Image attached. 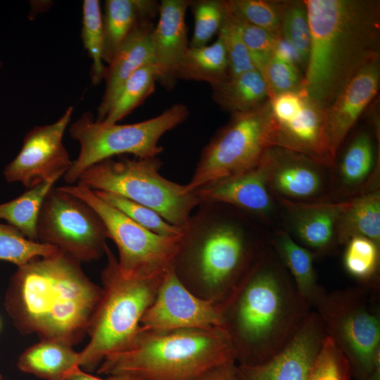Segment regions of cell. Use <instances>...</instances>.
Wrapping results in <instances>:
<instances>
[{
    "label": "cell",
    "instance_id": "cell-2",
    "mask_svg": "<svg viewBox=\"0 0 380 380\" xmlns=\"http://www.w3.org/2000/svg\"><path fill=\"white\" fill-rule=\"evenodd\" d=\"M310 46L303 87L326 109L362 67L379 59L380 1L304 0Z\"/></svg>",
    "mask_w": 380,
    "mask_h": 380
},
{
    "label": "cell",
    "instance_id": "cell-33",
    "mask_svg": "<svg viewBox=\"0 0 380 380\" xmlns=\"http://www.w3.org/2000/svg\"><path fill=\"white\" fill-rule=\"evenodd\" d=\"M229 10L246 22L281 36L284 1L226 0Z\"/></svg>",
    "mask_w": 380,
    "mask_h": 380
},
{
    "label": "cell",
    "instance_id": "cell-27",
    "mask_svg": "<svg viewBox=\"0 0 380 380\" xmlns=\"http://www.w3.org/2000/svg\"><path fill=\"white\" fill-rule=\"evenodd\" d=\"M228 78V61L222 40L196 48L189 47L177 70V79L204 82L210 86Z\"/></svg>",
    "mask_w": 380,
    "mask_h": 380
},
{
    "label": "cell",
    "instance_id": "cell-28",
    "mask_svg": "<svg viewBox=\"0 0 380 380\" xmlns=\"http://www.w3.org/2000/svg\"><path fill=\"white\" fill-rule=\"evenodd\" d=\"M61 177H53L9 201L0 203V220L16 228L26 238L37 241V225L44 201Z\"/></svg>",
    "mask_w": 380,
    "mask_h": 380
},
{
    "label": "cell",
    "instance_id": "cell-18",
    "mask_svg": "<svg viewBox=\"0 0 380 380\" xmlns=\"http://www.w3.org/2000/svg\"><path fill=\"white\" fill-rule=\"evenodd\" d=\"M268 173L262 157L255 167L203 185L195 192L201 203L233 205L257 215H265L272 209Z\"/></svg>",
    "mask_w": 380,
    "mask_h": 380
},
{
    "label": "cell",
    "instance_id": "cell-25",
    "mask_svg": "<svg viewBox=\"0 0 380 380\" xmlns=\"http://www.w3.org/2000/svg\"><path fill=\"white\" fill-rule=\"evenodd\" d=\"M273 244L291 273L300 296L310 308L314 306L324 291L317 282L313 254L284 231L276 233Z\"/></svg>",
    "mask_w": 380,
    "mask_h": 380
},
{
    "label": "cell",
    "instance_id": "cell-44",
    "mask_svg": "<svg viewBox=\"0 0 380 380\" xmlns=\"http://www.w3.org/2000/svg\"><path fill=\"white\" fill-rule=\"evenodd\" d=\"M198 380H241L235 362L218 366L203 375Z\"/></svg>",
    "mask_w": 380,
    "mask_h": 380
},
{
    "label": "cell",
    "instance_id": "cell-4",
    "mask_svg": "<svg viewBox=\"0 0 380 380\" xmlns=\"http://www.w3.org/2000/svg\"><path fill=\"white\" fill-rule=\"evenodd\" d=\"M294 282L270 265L254 267L241 289L231 332L242 365L262 363L291 339L310 312Z\"/></svg>",
    "mask_w": 380,
    "mask_h": 380
},
{
    "label": "cell",
    "instance_id": "cell-50",
    "mask_svg": "<svg viewBox=\"0 0 380 380\" xmlns=\"http://www.w3.org/2000/svg\"><path fill=\"white\" fill-rule=\"evenodd\" d=\"M0 326H1V323H0Z\"/></svg>",
    "mask_w": 380,
    "mask_h": 380
},
{
    "label": "cell",
    "instance_id": "cell-37",
    "mask_svg": "<svg viewBox=\"0 0 380 380\" xmlns=\"http://www.w3.org/2000/svg\"><path fill=\"white\" fill-rule=\"evenodd\" d=\"M189 7L194 18L189 47L196 48L209 44L221 27L225 12L224 1H191Z\"/></svg>",
    "mask_w": 380,
    "mask_h": 380
},
{
    "label": "cell",
    "instance_id": "cell-40",
    "mask_svg": "<svg viewBox=\"0 0 380 380\" xmlns=\"http://www.w3.org/2000/svg\"><path fill=\"white\" fill-rule=\"evenodd\" d=\"M229 12L239 28L255 68L262 75L267 65L273 56L275 42L279 37L253 25L237 17L230 11Z\"/></svg>",
    "mask_w": 380,
    "mask_h": 380
},
{
    "label": "cell",
    "instance_id": "cell-12",
    "mask_svg": "<svg viewBox=\"0 0 380 380\" xmlns=\"http://www.w3.org/2000/svg\"><path fill=\"white\" fill-rule=\"evenodd\" d=\"M37 234L39 242L54 246L81 262L100 258L107 246V231L96 212L60 187L47 194Z\"/></svg>",
    "mask_w": 380,
    "mask_h": 380
},
{
    "label": "cell",
    "instance_id": "cell-13",
    "mask_svg": "<svg viewBox=\"0 0 380 380\" xmlns=\"http://www.w3.org/2000/svg\"><path fill=\"white\" fill-rule=\"evenodd\" d=\"M215 327H227L223 309L213 299H202L191 293L175 267L163 274L156 297L140 322L141 331Z\"/></svg>",
    "mask_w": 380,
    "mask_h": 380
},
{
    "label": "cell",
    "instance_id": "cell-42",
    "mask_svg": "<svg viewBox=\"0 0 380 380\" xmlns=\"http://www.w3.org/2000/svg\"><path fill=\"white\" fill-rule=\"evenodd\" d=\"M308 94L303 86L298 90L277 94L269 99L275 125L289 121L302 108Z\"/></svg>",
    "mask_w": 380,
    "mask_h": 380
},
{
    "label": "cell",
    "instance_id": "cell-29",
    "mask_svg": "<svg viewBox=\"0 0 380 380\" xmlns=\"http://www.w3.org/2000/svg\"><path fill=\"white\" fill-rule=\"evenodd\" d=\"M158 72L155 63L134 72L123 84L103 122L118 123L142 103L154 91Z\"/></svg>",
    "mask_w": 380,
    "mask_h": 380
},
{
    "label": "cell",
    "instance_id": "cell-39",
    "mask_svg": "<svg viewBox=\"0 0 380 380\" xmlns=\"http://www.w3.org/2000/svg\"><path fill=\"white\" fill-rule=\"evenodd\" d=\"M224 6V16L217 34L224 44L227 56L228 77H232L255 68L225 2Z\"/></svg>",
    "mask_w": 380,
    "mask_h": 380
},
{
    "label": "cell",
    "instance_id": "cell-20",
    "mask_svg": "<svg viewBox=\"0 0 380 380\" xmlns=\"http://www.w3.org/2000/svg\"><path fill=\"white\" fill-rule=\"evenodd\" d=\"M153 20L141 22L106 68L105 90L97 108V121H103L125 81L137 70L155 63L151 36Z\"/></svg>",
    "mask_w": 380,
    "mask_h": 380
},
{
    "label": "cell",
    "instance_id": "cell-3",
    "mask_svg": "<svg viewBox=\"0 0 380 380\" xmlns=\"http://www.w3.org/2000/svg\"><path fill=\"white\" fill-rule=\"evenodd\" d=\"M227 327L141 331L125 347L106 356L99 374L145 380H198L210 370L235 362Z\"/></svg>",
    "mask_w": 380,
    "mask_h": 380
},
{
    "label": "cell",
    "instance_id": "cell-10",
    "mask_svg": "<svg viewBox=\"0 0 380 380\" xmlns=\"http://www.w3.org/2000/svg\"><path fill=\"white\" fill-rule=\"evenodd\" d=\"M369 303L366 291L351 288L324 292L314 305L356 380H367L380 369V319Z\"/></svg>",
    "mask_w": 380,
    "mask_h": 380
},
{
    "label": "cell",
    "instance_id": "cell-1",
    "mask_svg": "<svg viewBox=\"0 0 380 380\" xmlns=\"http://www.w3.org/2000/svg\"><path fill=\"white\" fill-rule=\"evenodd\" d=\"M101 295L81 262L59 249L18 267L5 307L20 332L73 346L87 334Z\"/></svg>",
    "mask_w": 380,
    "mask_h": 380
},
{
    "label": "cell",
    "instance_id": "cell-47",
    "mask_svg": "<svg viewBox=\"0 0 380 380\" xmlns=\"http://www.w3.org/2000/svg\"><path fill=\"white\" fill-rule=\"evenodd\" d=\"M367 380H380V369H377Z\"/></svg>",
    "mask_w": 380,
    "mask_h": 380
},
{
    "label": "cell",
    "instance_id": "cell-15",
    "mask_svg": "<svg viewBox=\"0 0 380 380\" xmlns=\"http://www.w3.org/2000/svg\"><path fill=\"white\" fill-rule=\"evenodd\" d=\"M326 336L316 312H310L288 343L269 360L238 367L241 380H310L312 364Z\"/></svg>",
    "mask_w": 380,
    "mask_h": 380
},
{
    "label": "cell",
    "instance_id": "cell-36",
    "mask_svg": "<svg viewBox=\"0 0 380 380\" xmlns=\"http://www.w3.org/2000/svg\"><path fill=\"white\" fill-rule=\"evenodd\" d=\"M346 244L343 266L346 272L360 281H371L379 266V244L362 236L351 237Z\"/></svg>",
    "mask_w": 380,
    "mask_h": 380
},
{
    "label": "cell",
    "instance_id": "cell-49",
    "mask_svg": "<svg viewBox=\"0 0 380 380\" xmlns=\"http://www.w3.org/2000/svg\"><path fill=\"white\" fill-rule=\"evenodd\" d=\"M0 68H1V63H0Z\"/></svg>",
    "mask_w": 380,
    "mask_h": 380
},
{
    "label": "cell",
    "instance_id": "cell-14",
    "mask_svg": "<svg viewBox=\"0 0 380 380\" xmlns=\"http://www.w3.org/2000/svg\"><path fill=\"white\" fill-rule=\"evenodd\" d=\"M73 111L69 106L54 122L35 126L25 134L20 151L4 169L7 182H20L29 189L64 175L72 165L63 139Z\"/></svg>",
    "mask_w": 380,
    "mask_h": 380
},
{
    "label": "cell",
    "instance_id": "cell-8",
    "mask_svg": "<svg viewBox=\"0 0 380 380\" xmlns=\"http://www.w3.org/2000/svg\"><path fill=\"white\" fill-rule=\"evenodd\" d=\"M183 228L179 253H186L200 281L210 289L231 284L245 270L249 241L244 227L215 203H201Z\"/></svg>",
    "mask_w": 380,
    "mask_h": 380
},
{
    "label": "cell",
    "instance_id": "cell-46",
    "mask_svg": "<svg viewBox=\"0 0 380 380\" xmlns=\"http://www.w3.org/2000/svg\"><path fill=\"white\" fill-rule=\"evenodd\" d=\"M108 380H145L138 377H134L128 375H115L106 376Z\"/></svg>",
    "mask_w": 380,
    "mask_h": 380
},
{
    "label": "cell",
    "instance_id": "cell-41",
    "mask_svg": "<svg viewBox=\"0 0 380 380\" xmlns=\"http://www.w3.org/2000/svg\"><path fill=\"white\" fill-rule=\"evenodd\" d=\"M262 77L267 84L269 99L272 96L303 86V75L298 68L273 57L269 61Z\"/></svg>",
    "mask_w": 380,
    "mask_h": 380
},
{
    "label": "cell",
    "instance_id": "cell-43",
    "mask_svg": "<svg viewBox=\"0 0 380 380\" xmlns=\"http://www.w3.org/2000/svg\"><path fill=\"white\" fill-rule=\"evenodd\" d=\"M273 57L289 63L298 68L300 70L303 69L304 71V67L299 53L294 46L282 36L277 37L276 40Z\"/></svg>",
    "mask_w": 380,
    "mask_h": 380
},
{
    "label": "cell",
    "instance_id": "cell-17",
    "mask_svg": "<svg viewBox=\"0 0 380 380\" xmlns=\"http://www.w3.org/2000/svg\"><path fill=\"white\" fill-rule=\"evenodd\" d=\"M189 0H162L158 20L151 40L158 82L167 90L172 89L177 80L178 66L189 47L186 13Z\"/></svg>",
    "mask_w": 380,
    "mask_h": 380
},
{
    "label": "cell",
    "instance_id": "cell-31",
    "mask_svg": "<svg viewBox=\"0 0 380 380\" xmlns=\"http://www.w3.org/2000/svg\"><path fill=\"white\" fill-rule=\"evenodd\" d=\"M374 165V148L370 135L359 133L345 151L339 165V175L343 184L355 186L362 183L371 174Z\"/></svg>",
    "mask_w": 380,
    "mask_h": 380
},
{
    "label": "cell",
    "instance_id": "cell-26",
    "mask_svg": "<svg viewBox=\"0 0 380 380\" xmlns=\"http://www.w3.org/2000/svg\"><path fill=\"white\" fill-rule=\"evenodd\" d=\"M367 237L380 242V195L374 191L345 202L336 230L338 242L346 243L353 236Z\"/></svg>",
    "mask_w": 380,
    "mask_h": 380
},
{
    "label": "cell",
    "instance_id": "cell-23",
    "mask_svg": "<svg viewBox=\"0 0 380 380\" xmlns=\"http://www.w3.org/2000/svg\"><path fill=\"white\" fill-rule=\"evenodd\" d=\"M79 352L72 346L52 340H41L19 357L17 367L44 380H66L79 365Z\"/></svg>",
    "mask_w": 380,
    "mask_h": 380
},
{
    "label": "cell",
    "instance_id": "cell-21",
    "mask_svg": "<svg viewBox=\"0 0 380 380\" xmlns=\"http://www.w3.org/2000/svg\"><path fill=\"white\" fill-rule=\"evenodd\" d=\"M104 5L103 61L108 65L137 26L158 14L159 4L151 0H106Z\"/></svg>",
    "mask_w": 380,
    "mask_h": 380
},
{
    "label": "cell",
    "instance_id": "cell-32",
    "mask_svg": "<svg viewBox=\"0 0 380 380\" xmlns=\"http://www.w3.org/2000/svg\"><path fill=\"white\" fill-rule=\"evenodd\" d=\"M58 250L54 246L30 240L14 227L0 222V260L19 267L35 258L51 255Z\"/></svg>",
    "mask_w": 380,
    "mask_h": 380
},
{
    "label": "cell",
    "instance_id": "cell-35",
    "mask_svg": "<svg viewBox=\"0 0 380 380\" xmlns=\"http://www.w3.org/2000/svg\"><path fill=\"white\" fill-rule=\"evenodd\" d=\"M281 36L296 49L301 58L304 72L307 66L310 46V28L308 9L303 1H284Z\"/></svg>",
    "mask_w": 380,
    "mask_h": 380
},
{
    "label": "cell",
    "instance_id": "cell-48",
    "mask_svg": "<svg viewBox=\"0 0 380 380\" xmlns=\"http://www.w3.org/2000/svg\"><path fill=\"white\" fill-rule=\"evenodd\" d=\"M0 380H2V376L0 374Z\"/></svg>",
    "mask_w": 380,
    "mask_h": 380
},
{
    "label": "cell",
    "instance_id": "cell-5",
    "mask_svg": "<svg viewBox=\"0 0 380 380\" xmlns=\"http://www.w3.org/2000/svg\"><path fill=\"white\" fill-rule=\"evenodd\" d=\"M105 253L101 295L88 327L89 342L79 352L80 367L88 372L96 369L106 356L127 346L139 332L141 319L163 276H125L108 246Z\"/></svg>",
    "mask_w": 380,
    "mask_h": 380
},
{
    "label": "cell",
    "instance_id": "cell-6",
    "mask_svg": "<svg viewBox=\"0 0 380 380\" xmlns=\"http://www.w3.org/2000/svg\"><path fill=\"white\" fill-rule=\"evenodd\" d=\"M156 157L108 158L85 170L77 182L93 191L117 194L146 206L170 224L184 228L201 204L195 191L159 173Z\"/></svg>",
    "mask_w": 380,
    "mask_h": 380
},
{
    "label": "cell",
    "instance_id": "cell-45",
    "mask_svg": "<svg viewBox=\"0 0 380 380\" xmlns=\"http://www.w3.org/2000/svg\"><path fill=\"white\" fill-rule=\"evenodd\" d=\"M66 380H108L106 379H101L95 376L91 375L80 367H77L74 369L72 373L68 376Z\"/></svg>",
    "mask_w": 380,
    "mask_h": 380
},
{
    "label": "cell",
    "instance_id": "cell-38",
    "mask_svg": "<svg viewBox=\"0 0 380 380\" xmlns=\"http://www.w3.org/2000/svg\"><path fill=\"white\" fill-rule=\"evenodd\" d=\"M352 376L348 360L334 341L326 335L312 364L310 380H350Z\"/></svg>",
    "mask_w": 380,
    "mask_h": 380
},
{
    "label": "cell",
    "instance_id": "cell-34",
    "mask_svg": "<svg viewBox=\"0 0 380 380\" xmlns=\"http://www.w3.org/2000/svg\"><path fill=\"white\" fill-rule=\"evenodd\" d=\"M103 201L121 211L144 228L156 234L179 236L183 229L170 224L153 210L115 194L94 191Z\"/></svg>",
    "mask_w": 380,
    "mask_h": 380
},
{
    "label": "cell",
    "instance_id": "cell-11",
    "mask_svg": "<svg viewBox=\"0 0 380 380\" xmlns=\"http://www.w3.org/2000/svg\"><path fill=\"white\" fill-rule=\"evenodd\" d=\"M60 188L84 201L99 215L108 238L118 248V262L124 275L159 277L175 267L182 234L165 236L149 231L103 201L93 190L81 183Z\"/></svg>",
    "mask_w": 380,
    "mask_h": 380
},
{
    "label": "cell",
    "instance_id": "cell-19",
    "mask_svg": "<svg viewBox=\"0 0 380 380\" xmlns=\"http://www.w3.org/2000/svg\"><path fill=\"white\" fill-rule=\"evenodd\" d=\"M270 187L284 197L306 199L317 195L323 186L319 167L309 158L279 147L264 153Z\"/></svg>",
    "mask_w": 380,
    "mask_h": 380
},
{
    "label": "cell",
    "instance_id": "cell-22",
    "mask_svg": "<svg viewBox=\"0 0 380 380\" xmlns=\"http://www.w3.org/2000/svg\"><path fill=\"white\" fill-rule=\"evenodd\" d=\"M295 215L293 231L307 247L316 251L327 250L336 236L337 223L345 202L313 204L293 203Z\"/></svg>",
    "mask_w": 380,
    "mask_h": 380
},
{
    "label": "cell",
    "instance_id": "cell-9",
    "mask_svg": "<svg viewBox=\"0 0 380 380\" xmlns=\"http://www.w3.org/2000/svg\"><path fill=\"white\" fill-rule=\"evenodd\" d=\"M274 132L269 99L254 109L232 114L203 148L186 189L194 191L255 167L273 147Z\"/></svg>",
    "mask_w": 380,
    "mask_h": 380
},
{
    "label": "cell",
    "instance_id": "cell-30",
    "mask_svg": "<svg viewBox=\"0 0 380 380\" xmlns=\"http://www.w3.org/2000/svg\"><path fill=\"white\" fill-rule=\"evenodd\" d=\"M82 22L81 38L84 47L92 61L91 82L93 84H98L103 80L106 68L103 61V14L99 1H83Z\"/></svg>",
    "mask_w": 380,
    "mask_h": 380
},
{
    "label": "cell",
    "instance_id": "cell-16",
    "mask_svg": "<svg viewBox=\"0 0 380 380\" xmlns=\"http://www.w3.org/2000/svg\"><path fill=\"white\" fill-rule=\"evenodd\" d=\"M379 59L360 69L325 109V126L330 152L338 150L360 115L379 92Z\"/></svg>",
    "mask_w": 380,
    "mask_h": 380
},
{
    "label": "cell",
    "instance_id": "cell-24",
    "mask_svg": "<svg viewBox=\"0 0 380 380\" xmlns=\"http://www.w3.org/2000/svg\"><path fill=\"white\" fill-rule=\"evenodd\" d=\"M210 87L214 102L232 114L254 109L269 99L267 84L256 69L228 77Z\"/></svg>",
    "mask_w": 380,
    "mask_h": 380
},
{
    "label": "cell",
    "instance_id": "cell-7",
    "mask_svg": "<svg viewBox=\"0 0 380 380\" xmlns=\"http://www.w3.org/2000/svg\"><path fill=\"white\" fill-rule=\"evenodd\" d=\"M189 110L183 103H175L150 119L126 125L106 124L85 112L68 129L71 138L80 145V152L64 174L69 184L77 182L90 166L115 156L132 154L135 158L156 157L163 148L159 145L166 132L184 122Z\"/></svg>",
    "mask_w": 380,
    "mask_h": 380
}]
</instances>
